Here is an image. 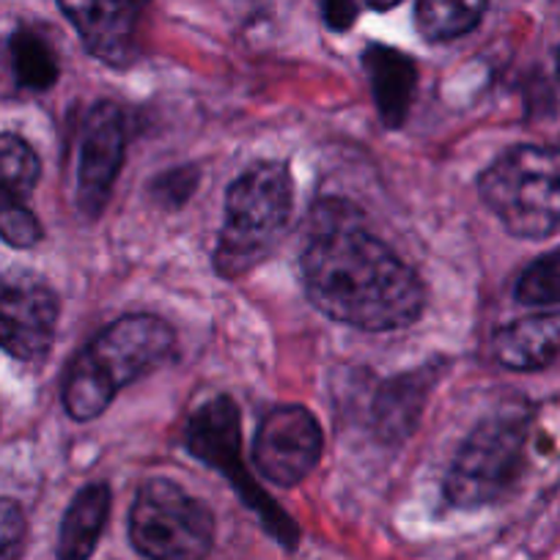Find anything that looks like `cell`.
Wrapping results in <instances>:
<instances>
[{
    "instance_id": "obj_1",
    "label": "cell",
    "mask_w": 560,
    "mask_h": 560,
    "mask_svg": "<svg viewBox=\"0 0 560 560\" xmlns=\"http://www.w3.org/2000/svg\"><path fill=\"white\" fill-rule=\"evenodd\" d=\"M300 256L305 294L330 319L369 332L401 330L427 308V287L343 198L311 209Z\"/></svg>"
},
{
    "instance_id": "obj_2",
    "label": "cell",
    "mask_w": 560,
    "mask_h": 560,
    "mask_svg": "<svg viewBox=\"0 0 560 560\" xmlns=\"http://www.w3.org/2000/svg\"><path fill=\"white\" fill-rule=\"evenodd\" d=\"M176 332L152 314H129L102 330L69 369L63 380V407L69 418L94 420L132 382L154 374L174 358Z\"/></svg>"
},
{
    "instance_id": "obj_3",
    "label": "cell",
    "mask_w": 560,
    "mask_h": 560,
    "mask_svg": "<svg viewBox=\"0 0 560 560\" xmlns=\"http://www.w3.org/2000/svg\"><path fill=\"white\" fill-rule=\"evenodd\" d=\"M294 209V182L283 163L247 168L225 192V223L214 247V269L242 278L261 264L287 229Z\"/></svg>"
},
{
    "instance_id": "obj_4",
    "label": "cell",
    "mask_w": 560,
    "mask_h": 560,
    "mask_svg": "<svg viewBox=\"0 0 560 560\" xmlns=\"http://www.w3.org/2000/svg\"><path fill=\"white\" fill-rule=\"evenodd\" d=\"M483 203L520 240H544L560 229V149L514 147L478 179Z\"/></svg>"
},
{
    "instance_id": "obj_5",
    "label": "cell",
    "mask_w": 560,
    "mask_h": 560,
    "mask_svg": "<svg viewBox=\"0 0 560 560\" xmlns=\"http://www.w3.org/2000/svg\"><path fill=\"white\" fill-rule=\"evenodd\" d=\"M527 423V409L511 404L472 429L445 476V498L454 509H483L511 492L525 465Z\"/></svg>"
},
{
    "instance_id": "obj_6",
    "label": "cell",
    "mask_w": 560,
    "mask_h": 560,
    "mask_svg": "<svg viewBox=\"0 0 560 560\" xmlns=\"http://www.w3.org/2000/svg\"><path fill=\"white\" fill-rule=\"evenodd\" d=\"M129 538L147 560H207L214 547V516L176 481L152 478L135 494Z\"/></svg>"
},
{
    "instance_id": "obj_7",
    "label": "cell",
    "mask_w": 560,
    "mask_h": 560,
    "mask_svg": "<svg viewBox=\"0 0 560 560\" xmlns=\"http://www.w3.org/2000/svg\"><path fill=\"white\" fill-rule=\"evenodd\" d=\"M185 445L190 454L207 462L209 467H218L229 478L240 498L256 511L269 536L278 538L287 549L298 547L300 527L294 525L287 511L272 503V498L247 472L240 445V409L229 396L212 398L198 407L196 415H190L185 429Z\"/></svg>"
},
{
    "instance_id": "obj_8",
    "label": "cell",
    "mask_w": 560,
    "mask_h": 560,
    "mask_svg": "<svg viewBox=\"0 0 560 560\" xmlns=\"http://www.w3.org/2000/svg\"><path fill=\"white\" fill-rule=\"evenodd\" d=\"M325 451V434L308 407L283 404L264 415L253 443V462L267 481L298 487L314 472Z\"/></svg>"
},
{
    "instance_id": "obj_9",
    "label": "cell",
    "mask_w": 560,
    "mask_h": 560,
    "mask_svg": "<svg viewBox=\"0 0 560 560\" xmlns=\"http://www.w3.org/2000/svg\"><path fill=\"white\" fill-rule=\"evenodd\" d=\"M58 298L28 275L0 278V349L18 360H39L56 341Z\"/></svg>"
},
{
    "instance_id": "obj_10",
    "label": "cell",
    "mask_w": 560,
    "mask_h": 560,
    "mask_svg": "<svg viewBox=\"0 0 560 560\" xmlns=\"http://www.w3.org/2000/svg\"><path fill=\"white\" fill-rule=\"evenodd\" d=\"M127 152V127L124 113L113 102H96L80 129L78 160V207L85 218H100L110 198L113 185Z\"/></svg>"
},
{
    "instance_id": "obj_11",
    "label": "cell",
    "mask_w": 560,
    "mask_h": 560,
    "mask_svg": "<svg viewBox=\"0 0 560 560\" xmlns=\"http://www.w3.org/2000/svg\"><path fill=\"white\" fill-rule=\"evenodd\" d=\"M96 61L127 67L138 56V0H56Z\"/></svg>"
},
{
    "instance_id": "obj_12",
    "label": "cell",
    "mask_w": 560,
    "mask_h": 560,
    "mask_svg": "<svg viewBox=\"0 0 560 560\" xmlns=\"http://www.w3.org/2000/svg\"><path fill=\"white\" fill-rule=\"evenodd\" d=\"M363 67L385 127H404L409 107H412L415 83H418V67H415L412 58L396 47L369 45L363 52Z\"/></svg>"
},
{
    "instance_id": "obj_13",
    "label": "cell",
    "mask_w": 560,
    "mask_h": 560,
    "mask_svg": "<svg viewBox=\"0 0 560 560\" xmlns=\"http://www.w3.org/2000/svg\"><path fill=\"white\" fill-rule=\"evenodd\" d=\"M494 358L511 371H541L560 358V311L533 314L494 332Z\"/></svg>"
},
{
    "instance_id": "obj_14",
    "label": "cell",
    "mask_w": 560,
    "mask_h": 560,
    "mask_svg": "<svg viewBox=\"0 0 560 560\" xmlns=\"http://www.w3.org/2000/svg\"><path fill=\"white\" fill-rule=\"evenodd\" d=\"M434 382H438L434 365H423V369L396 376L382 387L374 404V429L382 443H401L412 434Z\"/></svg>"
},
{
    "instance_id": "obj_15",
    "label": "cell",
    "mask_w": 560,
    "mask_h": 560,
    "mask_svg": "<svg viewBox=\"0 0 560 560\" xmlns=\"http://www.w3.org/2000/svg\"><path fill=\"white\" fill-rule=\"evenodd\" d=\"M110 516V487L89 483L74 494L58 530V560H89Z\"/></svg>"
},
{
    "instance_id": "obj_16",
    "label": "cell",
    "mask_w": 560,
    "mask_h": 560,
    "mask_svg": "<svg viewBox=\"0 0 560 560\" xmlns=\"http://www.w3.org/2000/svg\"><path fill=\"white\" fill-rule=\"evenodd\" d=\"M489 0H418L415 3V28L427 42L462 39L481 25Z\"/></svg>"
},
{
    "instance_id": "obj_17",
    "label": "cell",
    "mask_w": 560,
    "mask_h": 560,
    "mask_svg": "<svg viewBox=\"0 0 560 560\" xmlns=\"http://www.w3.org/2000/svg\"><path fill=\"white\" fill-rule=\"evenodd\" d=\"M9 56H12L14 78L23 89L47 91L56 85L58 74H61L50 42L31 28L14 31V36L9 39Z\"/></svg>"
},
{
    "instance_id": "obj_18",
    "label": "cell",
    "mask_w": 560,
    "mask_h": 560,
    "mask_svg": "<svg viewBox=\"0 0 560 560\" xmlns=\"http://www.w3.org/2000/svg\"><path fill=\"white\" fill-rule=\"evenodd\" d=\"M39 158L20 135H0V207L25 203L39 182Z\"/></svg>"
},
{
    "instance_id": "obj_19",
    "label": "cell",
    "mask_w": 560,
    "mask_h": 560,
    "mask_svg": "<svg viewBox=\"0 0 560 560\" xmlns=\"http://www.w3.org/2000/svg\"><path fill=\"white\" fill-rule=\"evenodd\" d=\"M516 303L522 305H558L560 303V247L544 253L527 264L514 289Z\"/></svg>"
},
{
    "instance_id": "obj_20",
    "label": "cell",
    "mask_w": 560,
    "mask_h": 560,
    "mask_svg": "<svg viewBox=\"0 0 560 560\" xmlns=\"http://www.w3.org/2000/svg\"><path fill=\"white\" fill-rule=\"evenodd\" d=\"M0 240L12 247H34L42 240V223L25 203L0 207Z\"/></svg>"
},
{
    "instance_id": "obj_21",
    "label": "cell",
    "mask_w": 560,
    "mask_h": 560,
    "mask_svg": "<svg viewBox=\"0 0 560 560\" xmlns=\"http://www.w3.org/2000/svg\"><path fill=\"white\" fill-rule=\"evenodd\" d=\"M25 514L14 500L0 498V560H20L25 549Z\"/></svg>"
},
{
    "instance_id": "obj_22",
    "label": "cell",
    "mask_w": 560,
    "mask_h": 560,
    "mask_svg": "<svg viewBox=\"0 0 560 560\" xmlns=\"http://www.w3.org/2000/svg\"><path fill=\"white\" fill-rule=\"evenodd\" d=\"M358 3L354 0H322V18H325V25L336 34H343V31L352 28L358 23Z\"/></svg>"
},
{
    "instance_id": "obj_23",
    "label": "cell",
    "mask_w": 560,
    "mask_h": 560,
    "mask_svg": "<svg viewBox=\"0 0 560 560\" xmlns=\"http://www.w3.org/2000/svg\"><path fill=\"white\" fill-rule=\"evenodd\" d=\"M187 174H190V168L171 171V174H165L163 179H160L158 185H154V196L165 198V203H171V207H174V203H182L187 196H190L192 187H196V185H182L179 187V182L185 179Z\"/></svg>"
},
{
    "instance_id": "obj_24",
    "label": "cell",
    "mask_w": 560,
    "mask_h": 560,
    "mask_svg": "<svg viewBox=\"0 0 560 560\" xmlns=\"http://www.w3.org/2000/svg\"><path fill=\"white\" fill-rule=\"evenodd\" d=\"M365 3H369V9H374V12H390V9H396L404 0H365Z\"/></svg>"
},
{
    "instance_id": "obj_25",
    "label": "cell",
    "mask_w": 560,
    "mask_h": 560,
    "mask_svg": "<svg viewBox=\"0 0 560 560\" xmlns=\"http://www.w3.org/2000/svg\"><path fill=\"white\" fill-rule=\"evenodd\" d=\"M555 69H558V80H560V47H558V58H555Z\"/></svg>"
},
{
    "instance_id": "obj_26",
    "label": "cell",
    "mask_w": 560,
    "mask_h": 560,
    "mask_svg": "<svg viewBox=\"0 0 560 560\" xmlns=\"http://www.w3.org/2000/svg\"><path fill=\"white\" fill-rule=\"evenodd\" d=\"M138 3H143V7H147V3H149V0H138Z\"/></svg>"
}]
</instances>
